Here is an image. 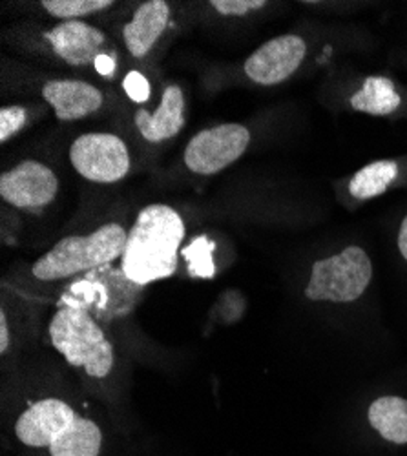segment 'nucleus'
<instances>
[{"label": "nucleus", "instance_id": "1", "mask_svg": "<svg viewBox=\"0 0 407 456\" xmlns=\"http://www.w3.org/2000/svg\"><path fill=\"white\" fill-rule=\"evenodd\" d=\"M183 240L184 223L177 210L163 203L141 208L121 256L123 274L137 285L170 278Z\"/></svg>", "mask_w": 407, "mask_h": 456}, {"label": "nucleus", "instance_id": "2", "mask_svg": "<svg viewBox=\"0 0 407 456\" xmlns=\"http://www.w3.org/2000/svg\"><path fill=\"white\" fill-rule=\"evenodd\" d=\"M128 232L119 223H106L83 236H68L33 263L31 273L41 281H57L101 269L121 257Z\"/></svg>", "mask_w": 407, "mask_h": 456}, {"label": "nucleus", "instance_id": "3", "mask_svg": "<svg viewBox=\"0 0 407 456\" xmlns=\"http://www.w3.org/2000/svg\"><path fill=\"white\" fill-rule=\"evenodd\" d=\"M50 339L69 365L85 369L92 378H104L114 367V346L81 309L57 311L50 322Z\"/></svg>", "mask_w": 407, "mask_h": 456}, {"label": "nucleus", "instance_id": "4", "mask_svg": "<svg viewBox=\"0 0 407 456\" xmlns=\"http://www.w3.org/2000/svg\"><path fill=\"white\" fill-rule=\"evenodd\" d=\"M371 278L373 265L365 250L347 247L344 252L313 265L305 297L313 301L349 303L365 292Z\"/></svg>", "mask_w": 407, "mask_h": 456}, {"label": "nucleus", "instance_id": "5", "mask_svg": "<svg viewBox=\"0 0 407 456\" xmlns=\"http://www.w3.org/2000/svg\"><path fill=\"white\" fill-rule=\"evenodd\" d=\"M69 163L81 177L101 184L119 183L132 168L126 142L108 132L79 135L69 146Z\"/></svg>", "mask_w": 407, "mask_h": 456}, {"label": "nucleus", "instance_id": "6", "mask_svg": "<svg viewBox=\"0 0 407 456\" xmlns=\"http://www.w3.org/2000/svg\"><path fill=\"white\" fill-rule=\"evenodd\" d=\"M250 132L238 123H225L198 132L184 148L183 161L198 175H214L234 165L248 148Z\"/></svg>", "mask_w": 407, "mask_h": 456}, {"label": "nucleus", "instance_id": "7", "mask_svg": "<svg viewBox=\"0 0 407 456\" xmlns=\"http://www.w3.org/2000/svg\"><path fill=\"white\" fill-rule=\"evenodd\" d=\"M59 194V177L41 161L26 159L0 175V198L20 210L48 207Z\"/></svg>", "mask_w": 407, "mask_h": 456}, {"label": "nucleus", "instance_id": "8", "mask_svg": "<svg viewBox=\"0 0 407 456\" xmlns=\"http://www.w3.org/2000/svg\"><path fill=\"white\" fill-rule=\"evenodd\" d=\"M307 53L305 41L298 35H281L262 45L247 61L245 75L262 86H274L287 81L300 68Z\"/></svg>", "mask_w": 407, "mask_h": 456}, {"label": "nucleus", "instance_id": "9", "mask_svg": "<svg viewBox=\"0 0 407 456\" xmlns=\"http://www.w3.org/2000/svg\"><path fill=\"white\" fill-rule=\"evenodd\" d=\"M77 418L66 402L46 398L31 403L17 420L15 435L29 447H50L53 440Z\"/></svg>", "mask_w": 407, "mask_h": 456}, {"label": "nucleus", "instance_id": "10", "mask_svg": "<svg viewBox=\"0 0 407 456\" xmlns=\"http://www.w3.org/2000/svg\"><path fill=\"white\" fill-rule=\"evenodd\" d=\"M45 37L52 50L69 66L95 64L106 43L102 29L83 20L61 22Z\"/></svg>", "mask_w": 407, "mask_h": 456}, {"label": "nucleus", "instance_id": "11", "mask_svg": "<svg viewBox=\"0 0 407 456\" xmlns=\"http://www.w3.org/2000/svg\"><path fill=\"white\" fill-rule=\"evenodd\" d=\"M41 94L53 108L55 118L62 123L85 119L99 111L104 102V95L99 88L76 79L48 81Z\"/></svg>", "mask_w": 407, "mask_h": 456}, {"label": "nucleus", "instance_id": "12", "mask_svg": "<svg viewBox=\"0 0 407 456\" xmlns=\"http://www.w3.org/2000/svg\"><path fill=\"white\" fill-rule=\"evenodd\" d=\"M170 22V6L165 0H146L123 28V41L134 59H142L156 46Z\"/></svg>", "mask_w": 407, "mask_h": 456}, {"label": "nucleus", "instance_id": "13", "mask_svg": "<svg viewBox=\"0 0 407 456\" xmlns=\"http://www.w3.org/2000/svg\"><path fill=\"white\" fill-rule=\"evenodd\" d=\"M135 128L148 142H163L175 137L184 126V95L177 85L165 88L161 102L154 113L144 108L134 116Z\"/></svg>", "mask_w": 407, "mask_h": 456}, {"label": "nucleus", "instance_id": "14", "mask_svg": "<svg viewBox=\"0 0 407 456\" xmlns=\"http://www.w3.org/2000/svg\"><path fill=\"white\" fill-rule=\"evenodd\" d=\"M102 433L99 426L88 418L77 414L50 445L52 456H99Z\"/></svg>", "mask_w": 407, "mask_h": 456}, {"label": "nucleus", "instance_id": "15", "mask_svg": "<svg viewBox=\"0 0 407 456\" xmlns=\"http://www.w3.org/2000/svg\"><path fill=\"white\" fill-rule=\"evenodd\" d=\"M369 422L391 444H407V400L382 396L369 407Z\"/></svg>", "mask_w": 407, "mask_h": 456}, {"label": "nucleus", "instance_id": "16", "mask_svg": "<svg viewBox=\"0 0 407 456\" xmlns=\"http://www.w3.org/2000/svg\"><path fill=\"white\" fill-rule=\"evenodd\" d=\"M402 99L395 90L391 79L386 77H367L363 86L351 97V108L371 116H389Z\"/></svg>", "mask_w": 407, "mask_h": 456}, {"label": "nucleus", "instance_id": "17", "mask_svg": "<svg viewBox=\"0 0 407 456\" xmlns=\"http://www.w3.org/2000/svg\"><path fill=\"white\" fill-rule=\"evenodd\" d=\"M398 167L395 161H377L363 167L349 183V192L356 200H371L382 196L396 179Z\"/></svg>", "mask_w": 407, "mask_h": 456}, {"label": "nucleus", "instance_id": "18", "mask_svg": "<svg viewBox=\"0 0 407 456\" xmlns=\"http://www.w3.org/2000/svg\"><path fill=\"white\" fill-rule=\"evenodd\" d=\"M41 6L52 17L66 22L104 12L108 8H112L114 3L112 0H43Z\"/></svg>", "mask_w": 407, "mask_h": 456}, {"label": "nucleus", "instance_id": "19", "mask_svg": "<svg viewBox=\"0 0 407 456\" xmlns=\"http://www.w3.org/2000/svg\"><path fill=\"white\" fill-rule=\"evenodd\" d=\"M28 121V111L24 106H3L0 108V142H8L19 134Z\"/></svg>", "mask_w": 407, "mask_h": 456}, {"label": "nucleus", "instance_id": "20", "mask_svg": "<svg viewBox=\"0 0 407 456\" xmlns=\"http://www.w3.org/2000/svg\"><path fill=\"white\" fill-rule=\"evenodd\" d=\"M210 6L224 17H243L267 6L265 0H212Z\"/></svg>", "mask_w": 407, "mask_h": 456}, {"label": "nucleus", "instance_id": "21", "mask_svg": "<svg viewBox=\"0 0 407 456\" xmlns=\"http://www.w3.org/2000/svg\"><path fill=\"white\" fill-rule=\"evenodd\" d=\"M125 90L134 99L135 102H142L148 99V94H151V86H148V81L144 75L139 71H130L125 79Z\"/></svg>", "mask_w": 407, "mask_h": 456}, {"label": "nucleus", "instance_id": "22", "mask_svg": "<svg viewBox=\"0 0 407 456\" xmlns=\"http://www.w3.org/2000/svg\"><path fill=\"white\" fill-rule=\"evenodd\" d=\"M10 327H8V320H6V313L0 311V353H6L10 347Z\"/></svg>", "mask_w": 407, "mask_h": 456}, {"label": "nucleus", "instance_id": "23", "mask_svg": "<svg viewBox=\"0 0 407 456\" xmlns=\"http://www.w3.org/2000/svg\"><path fill=\"white\" fill-rule=\"evenodd\" d=\"M95 68L99 73L102 75H112L114 69H116V62L114 59L110 55H101L97 61H95Z\"/></svg>", "mask_w": 407, "mask_h": 456}, {"label": "nucleus", "instance_id": "24", "mask_svg": "<svg viewBox=\"0 0 407 456\" xmlns=\"http://www.w3.org/2000/svg\"><path fill=\"white\" fill-rule=\"evenodd\" d=\"M398 248H400V254H402V256L405 257V261H407V216H405V219L402 221V226H400Z\"/></svg>", "mask_w": 407, "mask_h": 456}]
</instances>
